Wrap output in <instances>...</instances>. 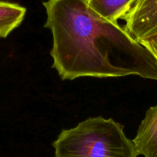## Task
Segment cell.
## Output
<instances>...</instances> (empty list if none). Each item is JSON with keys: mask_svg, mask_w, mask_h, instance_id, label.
<instances>
[{"mask_svg": "<svg viewBox=\"0 0 157 157\" xmlns=\"http://www.w3.org/2000/svg\"><path fill=\"white\" fill-rule=\"evenodd\" d=\"M132 141L138 155L157 157V105L146 111Z\"/></svg>", "mask_w": 157, "mask_h": 157, "instance_id": "obj_4", "label": "cell"}, {"mask_svg": "<svg viewBox=\"0 0 157 157\" xmlns=\"http://www.w3.org/2000/svg\"><path fill=\"white\" fill-rule=\"evenodd\" d=\"M123 19L125 30L139 41L157 30V0H136Z\"/></svg>", "mask_w": 157, "mask_h": 157, "instance_id": "obj_3", "label": "cell"}, {"mask_svg": "<svg viewBox=\"0 0 157 157\" xmlns=\"http://www.w3.org/2000/svg\"><path fill=\"white\" fill-rule=\"evenodd\" d=\"M138 42L147 48L157 59V30L142 38Z\"/></svg>", "mask_w": 157, "mask_h": 157, "instance_id": "obj_7", "label": "cell"}, {"mask_svg": "<svg viewBox=\"0 0 157 157\" xmlns=\"http://www.w3.org/2000/svg\"><path fill=\"white\" fill-rule=\"evenodd\" d=\"M26 9L17 3L0 0V38H6L21 25Z\"/></svg>", "mask_w": 157, "mask_h": 157, "instance_id": "obj_6", "label": "cell"}, {"mask_svg": "<svg viewBox=\"0 0 157 157\" xmlns=\"http://www.w3.org/2000/svg\"><path fill=\"white\" fill-rule=\"evenodd\" d=\"M55 157H137L133 141L113 119L90 117L63 129L52 143Z\"/></svg>", "mask_w": 157, "mask_h": 157, "instance_id": "obj_2", "label": "cell"}, {"mask_svg": "<svg viewBox=\"0 0 157 157\" xmlns=\"http://www.w3.org/2000/svg\"><path fill=\"white\" fill-rule=\"evenodd\" d=\"M44 27L52 35V68L63 80L138 75L157 81V59L118 22L86 0H47Z\"/></svg>", "mask_w": 157, "mask_h": 157, "instance_id": "obj_1", "label": "cell"}, {"mask_svg": "<svg viewBox=\"0 0 157 157\" xmlns=\"http://www.w3.org/2000/svg\"><path fill=\"white\" fill-rule=\"evenodd\" d=\"M90 8L113 22L123 19L136 0H86Z\"/></svg>", "mask_w": 157, "mask_h": 157, "instance_id": "obj_5", "label": "cell"}]
</instances>
